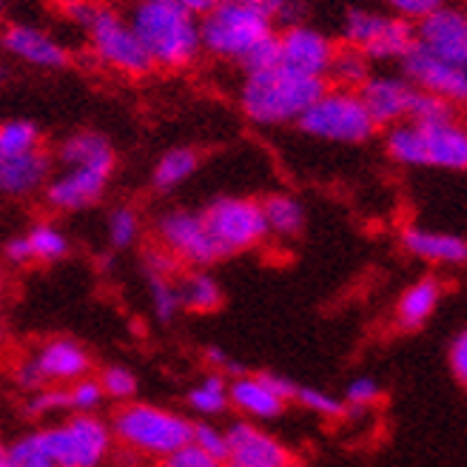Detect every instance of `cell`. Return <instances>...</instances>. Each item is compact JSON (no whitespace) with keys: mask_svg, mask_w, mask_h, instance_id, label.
I'll return each mask as SVG.
<instances>
[{"mask_svg":"<svg viewBox=\"0 0 467 467\" xmlns=\"http://www.w3.org/2000/svg\"><path fill=\"white\" fill-rule=\"evenodd\" d=\"M60 174L46 185V200L60 212H80L98 202L114 171V151L98 131H78L57 149Z\"/></svg>","mask_w":467,"mask_h":467,"instance_id":"obj_1","label":"cell"},{"mask_svg":"<svg viewBox=\"0 0 467 467\" xmlns=\"http://www.w3.org/2000/svg\"><path fill=\"white\" fill-rule=\"evenodd\" d=\"M129 20L157 68L180 72L202 52V17L177 0H134Z\"/></svg>","mask_w":467,"mask_h":467,"instance_id":"obj_2","label":"cell"},{"mask_svg":"<svg viewBox=\"0 0 467 467\" xmlns=\"http://www.w3.org/2000/svg\"><path fill=\"white\" fill-rule=\"evenodd\" d=\"M63 15L83 29L91 55L109 72L123 78H143L154 68L131 20L111 6L91 4V0H63Z\"/></svg>","mask_w":467,"mask_h":467,"instance_id":"obj_3","label":"cell"},{"mask_svg":"<svg viewBox=\"0 0 467 467\" xmlns=\"http://www.w3.org/2000/svg\"><path fill=\"white\" fill-rule=\"evenodd\" d=\"M325 91V80L291 72L285 66L245 72L240 86V109L254 126H291Z\"/></svg>","mask_w":467,"mask_h":467,"instance_id":"obj_4","label":"cell"},{"mask_svg":"<svg viewBox=\"0 0 467 467\" xmlns=\"http://www.w3.org/2000/svg\"><path fill=\"white\" fill-rule=\"evenodd\" d=\"M276 23L248 0H220L202 15V52L225 63H245L263 43L276 37Z\"/></svg>","mask_w":467,"mask_h":467,"instance_id":"obj_5","label":"cell"},{"mask_svg":"<svg viewBox=\"0 0 467 467\" xmlns=\"http://www.w3.org/2000/svg\"><path fill=\"white\" fill-rule=\"evenodd\" d=\"M302 131L322 143L334 146H359L365 140H370L373 117L368 114L359 91L354 88H339V86H325L322 95L311 103V109L302 114V120L296 123Z\"/></svg>","mask_w":467,"mask_h":467,"instance_id":"obj_6","label":"cell"},{"mask_svg":"<svg viewBox=\"0 0 467 467\" xmlns=\"http://www.w3.org/2000/svg\"><path fill=\"white\" fill-rule=\"evenodd\" d=\"M342 43L365 52L373 63L405 60L416 46V26L410 20L393 15L354 6L342 17Z\"/></svg>","mask_w":467,"mask_h":467,"instance_id":"obj_7","label":"cell"},{"mask_svg":"<svg viewBox=\"0 0 467 467\" xmlns=\"http://www.w3.org/2000/svg\"><path fill=\"white\" fill-rule=\"evenodd\" d=\"M114 433L131 451L166 459L189 445L194 425L189 419L151 405H129L114 416Z\"/></svg>","mask_w":467,"mask_h":467,"instance_id":"obj_8","label":"cell"},{"mask_svg":"<svg viewBox=\"0 0 467 467\" xmlns=\"http://www.w3.org/2000/svg\"><path fill=\"white\" fill-rule=\"evenodd\" d=\"M202 220L220 251V260L248 251L263 237H268L263 202H254L245 197H217L214 202L205 205Z\"/></svg>","mask_w":467,"mask_h":467,"instance_id":"obj_9","label":"cell"},{"mask_svg":"<svg viewBox=\"0 0 467 467\" xmlns=\"http://www.w3.org/2000/svg\"><path fill=\"white\" fill-rule=\"evenodd\" d=\"M60 467H98L109 451V428L100 419L80 413L66 425L43 431Z\"/></svg>","mask_w":467,"mask_h":467,"instance_id":"obj_10","label":"cell"},{"mask_svg":"<svg viewBox=\"0 0 467 467\" xmlns=\"http://www.w3.org/2000/svg\"><path fill=\"white\" fill-rule=\"evenodd\" d=\"M157 237L174 260L192 265H208L220 260V251L212 240V234H208L202 212L194 214L185 212V208H177V212L162 214L157 223Z\"/></svg>","mask_w":467,"mask_h":467,"instance_id":"obj_11","label":"cell"},{"mask_svg":"<svg viewBox=\"0 0 467 467\" xmlns=\"http://www.w3.org/2000/svg\"><path fill=\"white\" fill-rule=\"evenodd\" d=\"M276 40H279V66L317 80L328 78L337 55V46L331 43L328 35H322L314 26H306V23H294V26H285L279 32Z\"/></svg>","mask_w":467,"mask_h":467,"instance_id":"obj_12","label":"cell"},{"mask_svg":"<svg viewBox=\"0 0 467 467\" xmlns=\"http://www.w3.org/2000/svg\"><path fill=\"white\" fill-rule=\"evenodd\" d=\"M405 66V78L425 95L441 98L448 103H467V68L441 60L439 55L422 49V46H413L402 60Z\"/></svg>","mask_w":467,"mask_h":467,"instance_id":"obj_13","label":"cell"},{"mask_svg":"<svg viewBox=\"0 0 467 467\" xmlns=\"http://www.w3.org/2000/svg\"><path fill=\"white\" fill-rule=\"evenodd\" d=\"M416 43L441 60L467 68V9L441 6L416 23Z\"/></svg>","mask_w":467,"mask_h":467,"instance_id":"obj_14","label":"cell"},{"mask_svg":"<svg viewBox=\"0 0 467 467\" xmlns=\"http://www.w3.org/2000/svg\"><path fill=\"white\" fill-rule=\"evenodd\" d=\"M359 98L377 126H396L410 120L419 88L408 78L396 75H370V80L359 88Z\"/></svg>","mask_w":467,"mask_h":467,"instance_id":"obj_15","label":"cell"},{"mask_svg":"<svg viewBox=\"0 0 467 467\" xmlns=\"http://www.w3.org/2000/svg\"><path fill=\"white\" fill-rule=\"evenodd\" d=\"M228 453L223 467H285L288 453L274 436L254 428L248 422H237L225 431Z\"/></svg>","mask_w":467,"mask_h":467,"instance_id":"obj_16","label":"cell"},{"mask_svg":"<svg viewBox=\"0 0 467 467\" xmlns=\"http://www.w3.org/2000/svg\"><path fill=\"white\" fill-rule=\"evenodd\" d=\"M419 129H422L425 166L445 171L467 169V126L456 120V114L445 120L419 123Z\"/></svg>","mask_w":467,"mask_h":467,"instance_id":"obj_17","label":"cell"},{"mask_svg":"<svg viewBox=\"0 0 467 467\" xmlns=\"http://www.w3.org/2000/svg\"><path fill=\"white\" fill-rule=\"evenodd\" d=\"M4 49L23 66L35 68H63L68 63L66 46L49 32L29 26V23H12L4 32Z\"/></svg>","mask_w":467,"mask_h":467,"instance_id":"obj_18","label":"cell"},{"mask_svg":"<svg viewBox=\"0 0 467 467\" xmlns=\"http://www.w3.org/2000/svg\"><path fill=\"white\" fill-rule=\"evenodd\" d=\"M49 169L52 162L40 149L32 154L0 160V189L9 197H29L43 185H49Z\"/></svg>","mask_w":467,"mask_h":467,"instance_id":"obj_19","label":"cell"},{"mask_svg":"<svg viewBox=\"0 0 467 467\" xmlns=\"http://www.w3.org/2000/svg\"><path fill=\"white\" fill-rule=\"evenodd\" d=\"M405 248L419 260L439 263V265H464L467 263V243L448 231L431 228H408L402 234Z\"/></svg>","mask_w":467,"mask_h":467,"instance_id":"obj_20","label":"cell"},{"mask_svg":"<svg viewBox=\"0 0 467 467\" xmlns=\"http://www.w3.org/2000/svg\"><path fill=\"white\" fill-rule=\"evenodd\" d=\"M35 362L40 365L46 382H75L83 379V373L88 370L86 350L72 339H55L43 345Z\"/></svg>","mask_w":467,"mask_h":467,"instance_id":"obj_21","label":"cell"},{"mask_svg":"<svg viewBox=\"0 0 467 467\" xmlns=\"http://www.w3.org/2000/svg\"><path fill=\"white\" fill-rule=\"evenodd\" d=\"M231 396V405L240 408L243 413L254 416V419H274L283 413L285 400L276 396L260 377H240L234 379L228 388Z\"/></svg>","mask_w":467,"mask_h":467,"instance_id":"obj_22","label":"cell"},{"mask_svg":"<svg viewBox=\"0 0 467 467\" xmlns=\"http://www.w3.org/2000/svg\"><path fill=\"white\" fill-rule=\"evenodd\" d=\"M439 296H441V288H439L436 279H419V283H413L402 294L400 306H396V319H400V325L408 331L422 328V325L428 322V317L436 311Z\"/></svg>","mask_w":467,"mask_h":467,"instance_id":"obj_23","label":"cell"},{"mask_svg":"<svg viewBox=\"0 0 467 467\" xmlns=\"http://www.w3.org/2000/svg\"><path fill=\"white\" fill-rule=\"evenodd\" d=\"M385 149H388L390 160L400 162V166H410V169L425 166L422 129H419V123H413V120L390 126L388 129V137H385Z\"/></svg>","mask_w":467,"mask_h":467,"instance_id":"obj_24","label":"cell"},{"mask_svg":"<svg viewBox=\"0 0 467 467\" xmlns=\"http://www.w3.org/2000/svg\"><path fill=\"white\" fill-rule=\"evenodd\" d=\"M197 166H200V160H197V151H192V149H171V151H166L157 160V166L151 171L154 189L157 192L177 189V185H182L185 180H189L197 171Z\"/></svg>","mask_w":467,"mask_h":467,"instance_id":"obj_25","label":"cell"},{"mask_svg":"<svg viewBox=\"0 0 467 467\" xmlns=\"http://www.w3.org/2000/svg\"><path fill=\"white\" fill-rule=\"evenodd\" d=\"M370 57L354 46H337V55H334V63H331V72L328 78L334 80V86L339 88H354L359 91L368 80H370Z\"/></svg>","mask_w":467,"mask_h":467,"instance_id":"obj_26","label":"cell"},{"mask_svg":"<svg viewBox=\"0 0 467 467\" xmlns=\"http://www.w3.org/2000/svg\"><path fill=\"white\" fill-rule=\"evenodd\" d=\"M0 467H60L49 451V441H46V433H29L0 453Z\"/></svg>","mask_w":467,"mask_h":467,"instance_id":"obj_27","label":"cell"},{"mask_svg":"<svg viewBox=\"0 0 467 467\" xmlns=\"http://www.w3.org/2000/svg\"><path fill=\"white\" fill-rule=\"evenodd\" d=\"M263 212H265V225L268 234L274 237H296L306 225V212H302L299 200L288 197V194H274L263 202Z\"/></svg>","mask_w":467,"mask_h":467,"instance_id":"obj_28","label":"cell"},{"mask_svg":"<svg viewBox=\"0 0 467 467\" xmlns=\"http://www.w3.org/2000/svg\"><path fill=\"white\" fill-rule=\"evenodd\" d=\"M180 302H182V308H192V311H214L220 302H223V291L217 285V279L214 276H208L205 271H192V274H185L180 283Z\"/></svg>","mask_w":467,"mask_h":467,"instance_id":"obj_29","label":"cell"},{"mask_svg":"<svg viewBox=\"0 0 467 467\" xmlns=\"http://www.w3.org/2000/svg\"><path fill=\"white\" fill-rule=\"evenodd\" d=\"M40 149V131L29 120H6L0 126V160L32 154Z\"/></svg>","mask_w":467,"mask_h":467,"instance_id":"obj_30","label":"cell"},{"mask_svg":"<svg viewBox=\"0 0 467 467\" xmlns=\"http://www.w3.org/2000/svg\"><path fill=\"white\" fill-rule=\"evenodd\" d=\"M228 382L223 373H208V377L202 379L200 388H194L189 393V405L205 416H214V413H223L225 405L231 402V396H228Z\"/></svg>","mask_w":467,"mask_h":467,"instance_id":"obj_31","label":"cell"},{"mask_svg":"<svg viewBox=\"0 0 467 467\" xmlns=\"http://www.w3.org/2000/svg\"><path fill=\"white\" fill-rule=\"evenodd\" d=\"M146 276H149V296H151V308H154L157 319H162V322L174 319V314L182 308L180 288L171 283L169 274H162V271L146 268Z\"/></svg>","mask_w":467,"mask_h":467,"instance_id":"obj_32","label":"cell"},{"mask_svg":"<svg viewBox=\"0 0 467 467\" xmlns=\"http://www.w3.org/2000/svg\"><path fill=\"white\" fill-rule=\"evenodd\" d=\"M26 237L32 243V254L35 260L40 263H55L60 256H66L68 251V243L63 237V231L57 225H49V223H37L26 231Z\"/></svg>","mask_w":467,"mask_h":467,"instance_id":"obj_33","label":"cell"},{"mask_svg":"<svg viewBox=\"0 0 467 467\" xmlns=\"http://www.w3.org/2000/svg\"><path fill=\"white\" fill-rule=\"evenodd\" d=\"M106 231H109V243L114 248H129L140 234V220L131 208H114L109 214Z\"/></svg>","mask_w":467,"mask_h":467,"instance_id":"obj_34","label":"cell"},{"mask_svg":"<svg viewBox=\"0 0 467 467\" xmlns=\"http://www.w3.org/2000/svg\"><path fill=\"white\" fill-rule=\"evenodd\" d=\"M379 4L393 15H400L410 23H419L428 15L439 12L441 6H448V0H379Z\"/></svg>","mask_w":467,"mask_h":467,"instance_id":"obj_35","label":"cell"},{"mask_svg":"<svg viewBox=\"0 0 467 467\" xmlns=\"http://www.w3.org/2000/svg\"><path fill=\"white\" fill-rule=\"evenodd\" d=\"M162 467H223V462L212 453H205L200 445H194V441H189L185 448L162 459Z\"/></svg>","mask_w":467,"mask_h":467,"instance_id":"obj_36","label":"cell"},{"mask_svg":"<svg viewBox=\"0 0 467 467\" xmlns=\"http://www.w3.org/2000/svg\"><path fill=\"white\" fill-rule=\"evenodd\" d=\"M296 402H299V405H306V408H311V410H317V413H322V416H345V413H348L345 402L334 400V396L322 393V390H317V388H299V390H296Z\"/></svg>","mask_w":467,"mask_h":467,"instance_id":"obj_37","label":"cell"},{"mask_svg":"<svg viewBox=\"0 0 467 467\" xmlns=\"http://www.w3.org/2000/svg\"><path fill=\"white\" fill-rule=\"evenodd\" d=\"M100 385L109 396H114V400H131L137 390L134 373L126 368H106L100 377Z\"/></svg>","mask_w":467,"mask_h":467,"instance_id":"obj_38","label":"cell"},{"mask_svg":"<svg viewBox=\"0 0 467 467\" xmlns=\"http://www.w3.org/2000/svg\"><path fill=\"white\" fill-rule=\"evenodd\" d=\"M194 445H200L205 453L217 456L220 462H225V453H228V436L212 425H194V436H192Z\"/></svg>","mask_w":467,"mask_h":467,"instance_id":"obj_39","label":"cell"},{"mask_svg":"<svg viewBox=\"0 0 467 467\" xmlns=\"http://www.w3.org/2000/svg\"><path fill=\"white\" fill-rule=\"evenodd\" d=\"M103 393L106 390H103L100 382L80 379V382H75V388H68V400H72V408H78L80 413H88L95 405H100Z\"/></svg>","mask_w":467,"mask_h":467,"instance_id":"obj_40","label":"cell"},{"mask_svg":"<svg viewBox=\"0 0 467 467\" xmlns=\"http://www.w3.org/2000/svg\"><path fill=\"white\" fill-rule=\"evenodd\" d=\"M345 396H348V402L354 408H365V405H373L379 400V385L373 379H368V377H359V379H354L348 385Z\"/></svg>","mask_w":467,"mask_h":467,"instance_id":"obj_41","label":"cell"},{"mask_svg":"<svg viewBox=\"0 0 467 467\" xmlns=\"http://www.w3.org/2000/svg\"><path fill=\"white\" fill-rule=\"evenodd\" d=\"M55 408H72V400H68V390H46L37 393L35 400L26 405L29 413H46V410H55Z\"/></svg>","mask_w":467,"mask_h":467,"instance_id":"obj_42","label":"cell"},{"mask_svg":"<svg viewBox=\"0 0 467 467\" xmlns=\"http://www.w3.org/2000/svg\"><path fill=\"white\" fill-rule=\"evenodd\" d=\"M451 368L456 373V379L467 388V328L451 345Z\"/></svg>","mask_w":467,"mask_h":467,"instance_id":"obj_43","label":"cell"},{"mask_svg":"<svg viewBox=\"0 0 467 467\" xmlns=\"http://www.w3.org/2000/svg\"><path fill=\"white\" fill-rule=\"evenodd\" d=\"M6 260L15 263V265H23V263H32L35 254H32V243L26 234H20V237H12L6 243Z\"/></svg>","mask_w":467,"mask_h":467,"instance_id":"obj_44","label":"cell"},{"mask_svg":"<svg viewBox=\"0 0 467 467\" xmlns=\"http://www.w3.org/2000/svg\"><path fill=\"white\" fill-rule=\"evenodd\" d=\"M260 379L276 393V396H283L285 402H291V400H296V390H299V385H294L291 379H285V377H276V373H260Z\"/></svg>","mask_w":467,"mask_h":467,"instance_id":"obj_45","label":"cell"},{"mask_svg":"<svg viewBox=\"0 0 467 467\" xmlns=\"http://www.w3.org/2000/svg\"><path fill=\"white\" fill-rule=\"evenodd\" d=\"M46 382V377H43V370H40V365L35 362V359H29V362H23L20 368H17V385L20 388H40Z\"/></svg>","mask_w":467,"mask_h":467,"instance_id":"obj_46","label":"cell"},{"mask_svg":"<svg viewBox=\"0 0 467 467\" xmlns=\"http://www.w3.org/2000/svg\"><path fill=\"white\" fill-rule=\"evenodd\" d=\"M177 4L180 6H185V9H189V12H194V15H208V12H212L217 4H220V0H177Z\"/></svg>","mask_w":467,"mask_h":467,"instance_id":"obj_47","label":"cell"},{"mask_svg":"<svg viewBox=\"0 0 467 467\" xmlns=\"http://www.w3.org/2000/svg\"><path fill=\"white\" fill-rule=\"evenodd\" d=\"M91 4H111V0H91Z\"/></svg>","mask_w":467,"mask_h":467,"instance_id":"obj_48","label":"cell"},{"mask_svg":"<svg viewBox=\"0 0 467 467\" xmlns=\"http://www.w3.org/2000/svg\"><path fill=\"white\" fill-rule=\"evenodd\" d=\"M285 467H299V464H285Z\"/></svg>","mask_w":467,"mask_h":467,"instance_id":"obj_49","label":"cell"},{"mask_svg":"<svg viewBox=\"0 0 467 467\" xmlns=\"http://www.w3.org/2000/svg\"><path fill=\"white\" fill-rule=\"evenodd\" d=\"M464 106H467V103H464Z\"/></svg>","mask_w":467,"mask_h":467,"instance_id":"obj_50","label":"cell"}]
</instances>
